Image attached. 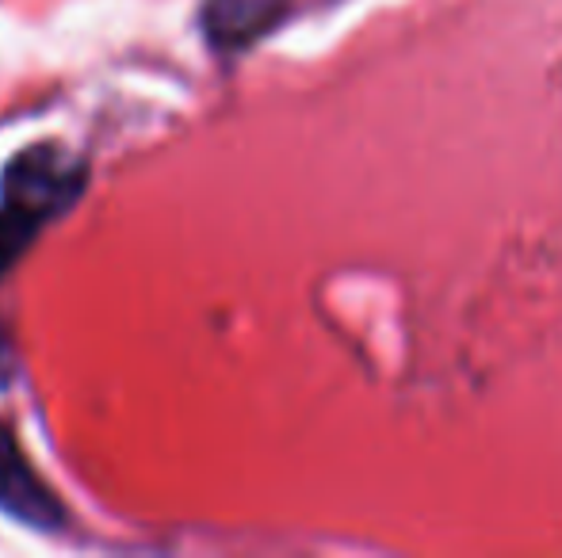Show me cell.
Instances as JSON below:
<instances>
[{
	"instance_id": "6da1fadb",
	"label": "cell",
	"mask_w": 562,
	"mask_h": 558,
	"mask_svg": "<svg viewBox=\"0 0 562 558\" xmlns=\"http://www.w3.org/2000/svg\"><path fill=\"white\" fill-rule=\"evenodd\" d=\"M0 187H4V203H15V207L31 210V215H38L46 223V218L61 215L81 195L85 169L81 161H74L61 149L35 146L8 164Z\"/></svg>"
},
{
	"instance_id": "7a4b0ae2",
	"label": "cell",
	"mask_w": 562,
	"mask_h": 558,
	"mask_svg": "<svg viewBox=\"0 0 562 558\" xmlns=\"http://www.w3.org/2000/svg\"><path fill=\"white\" fill-rule=\"evenodd\" d=\"M0 509L27 528H61L66 509L58 505L50 486L38 478V470L27 463L23 447L15 444L12 432L0 424Z\"/></svg>"
},
{
	"instance_id": "3957f363",
	"label": "cell",
	"mask_w": 562,
	"mask_h": 558,
	"mask_svg": "<svg viewBox=\"0 0 562 558\" xmlns=\"http://www.w3.org/2000/svg\"><path fill=\"white\" fill-rule=\"evenodd\" d=\"M291 0H203V35L215 50H241L257 43Z\"/></svg>"
},
{
	"instance_id": "277c9868",
	"label": "cell",
	"mask_w": 562,
	"mask_h": 558,
	"mask_svg": "<svg viewBox=\"0 0 562 558\" xmlns=\"http://www.w3.org/2000/svg\"><path fill=\"white\" fill-rule=\"evenodd\" d=\"M43 226H46L43 218L15 207V203L0 207V276L20 261V253L35 241V234L43 230Z\"/></svg>"
}]
</instances>
